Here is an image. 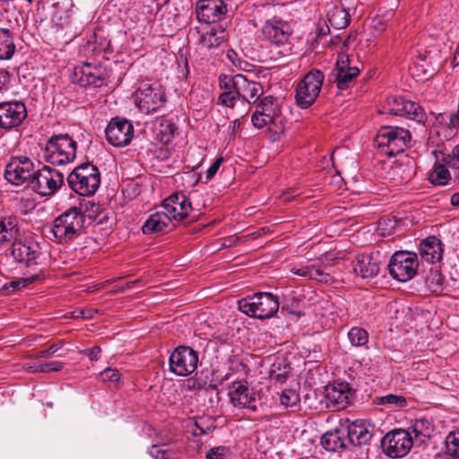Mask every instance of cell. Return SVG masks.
Listing matches in <instances>:
<instances>
[{
  "instance_id": "7c38bea8",
  "label": "cell",
  "mask_w": 459,
  "mask_h": 459,
  "mask_svg": "<svg viewBox=\"0 0 459 459\" xmlns=\"http://www.w3.org/2000/svg\"><path fill=\"white\" fill-rule=\"evenodd\" d=\"M327 401L335 409H344L355 399V393L347 382L338 381L329 383L325 390Z\"/></svg>"
},
{
  "instance_id": "603a6c76",
  "label": "cell",
  "mask_w": 459,
  "mask_h": 459,
  "mask_svg": "<svg viewBox=\"0 0 459 459\" xmlns=\"http://www.w3.org/2000/svg\"><path fill=\"white\" fill-rule=\"evenodd\" d=\"M264 34L272 43L283 45L288 42L292 34V29L288 23L279 19H274L266 25Z\"/></svg>"
},
{
  "instance_id": "11a10c76",
  "label": "cell",
  "mask_w": 459,
  "mask_h": 459,
  "mask_svg": "<svg viewBox=\"0 0 459 459\" xmlns=\"http://www.w3.org/2000/svg\"><path fill=\"white\" fill-rule=\"evenodd\" d=\"M452 203L454 204H459V194L455 195L452 198Z\"/></svg>"
},
{
  "instance_id": "ab89813d",
  "label": "cell",
  "mask_w": 459,
  "mask_h": 459,
  "mask_svg": "<svg viewBox=\"0 0 459 459\" xmlns=\"http://www.w3.org/2000/svg\"><path fill=\"white\" fill-rule=\"evenodd\" d=\"M35 279H36L34 277V279H21L19 281H16V282L7 283V285L3 286L1 291L2 294H12V292H17L20 290V289L25 287V286H27L28 285H30V283L34 282Z\"/></svg>"
},
{
  "instance_id": "7bdbcfd3",
  "label": "cell",
  "mask_w": 459,
  "mask_h": 459,
  "mask_svg": "<svg viewBox=\"0 0 459 459\" xmlns=\"http://www.w3.org/2000/svg\"><path fill=\"white\" fill-rule=\"evenodd\" d=\"M272 376L276 379H281V381H285L288 376V367L283 364H276L272 370Z\"/></svg>"
},
{
  "instance_id": "4316f807",
  "label": "cell",
  "mask_w": 459,
  "mask_h": 459,
  "mask_svg": "<svg viewBox=\"0 0 459 459\" xmlns=\"http://www.w3.org/2000/svg\"><path fill=\"white\" fill-rule=\"evenodd\" d=\"M355 271L358 276L368 279L378 274L379 264L373 257L361 256L355 262Z\"/></svg>"
},
{
  "instance_id": "ac0fdd59",
  "label": "cell",
  "mask_w": 459,
  "mask_h": 459,
  "mask_svg": "<svg viewBox=\"0 0 459 459\" xmlns=\"http://www.w3.org/2000/svg\"><path fill=\"white\" fill-rule=\"evenodd\" d=\"M279 110V105L276 99L274 97L263 99L256 107L255 113L251 118L254 127L259 130L267 128L274 121Z\"/></svg>"
},
{
  "instance_id": "60d3db41",
  "label": "cell",
  "mask_w": 459,
  "mask_h": 459,
  "mask_svg": "<svg viewBox=\"0 0 459 459\" xmlns=\"http://www.w3.org/2000/svg\"><path fill=\"white\" fill-rule=\"evenodd\" d=\"M238 101H239L238 93L230 91V92H226L223 93V95H221L220 97H219L218 102L219 104L222 105V106L227 108H233L235 106Z\"/></svg>"
},
{
  "instance_id": "7a4b0ae2",
  "label": "cell",
  "mask_w": 459,
  "mask_h": 459,
  "mask_svg": "<svg viewBox=\"0 0 459 459\" xmlns=\"http://www.w3.org/2000/svg\"><path fill=\"white\" fill-rule=\"evenodd\" d=\"M134 102L140 112L145 114L156 113L165 106L166 96L165 89L159 82H143L134 95Z\"/></svg>"
},
{
  "instance_id": "816d5d0a",
  "label": "cell",
  "mask_w": 459,
  "mask_h": 459,
  "mask_svg": "<svg viewBox=\"0 0 459 459\" xmlns=\"http://www.w3.org/2000/svg\"><path fill=\"white\" fill-rule=\"evenodd\" d=\"M223 158H220V159L216 161L215 163H213V165L212 166L211 169H209V178H213V175L217 172L218 169L220 168V166L222 165V163H223Z\"/></svg>"
},
{
  "instance_id": "f907efd6",
  "label": "cell",
  "mask_w": 459,
  "mask_h": 459,
  "mask_svg": "<svg viewBox=\"0 0 459 459\" xmlns=\"http://www.w3.org/2000/svg\"><path fill=\"white\" fill-rule=\"evenodd\" d=\"M449 165L453 166V167H459V145L456 148L454 152L451 156V160H450Z\"/></svg>"
},
{
  "instance_id": "2e32d148",
  "label": "cell",
  "mask_w": 459,
  "mask_h": 459,
  "mask_svg": "<svg viewBox=\"0 0 459 459\" xmlns=\"http://www.w3.org/2000/svg\"><path fill=\"white\" fill-rule=\"evenodd\" d=\"M227 8L223 0H200L197 5L198 19L204 23H215L226 16Z\"/></svg>"
},
{
  "instance_id": "74e56055",
  "label": "cell",
  "mask_w": 459,
  "mask_h": 459,
  "mask_svg": "<svg viewBox=\"0 0 459 459\" xmlns=\"http://www.w3.org/2000/svg\"><path fill=\"white\" fill-rule=\"evenodd\" d=\"M446 447L450 456L459 458V429L449 435L446 440Z\"/></svg>"
},
{
  "instance_id": "f35d334b",
  "label": "cell",
  "mask_w": 459,
  "mask_h": 459,
  "mask_svg": "<svg viewBox=\"0 0 459 459\" xmlns=\"http://www.w3.org/2000/svg\"><path fill=\"white\" fill-rule=\"evenodd\" d=\"M100 314H102V312L98 311V309H79V311L69 312V314H67L64 317L66 318H71V320H83V318L97 317V316Z\"/></svg>"
},
{
  "instance_id": "d590c367",
  "label": "cell",
  "mask_w": 459,
  "mask_h": 459,
  "mask_svg": "<svg viewBox=\"0 0 459 459\" xmlns=\"http://www.w3.org/2000/svg\"><path fill=\"white\" fill-rule=\"evenodd\" d=\"M331 25L336 29H344L350 23V16L347 12L343 10L333 11L329 16Z\"/></svg>"
},
{
  "instance_id": "52a82bcc",
  "label": "cell",
  "mask_w": 459,
  "mask_h": 459,
  "mask_svg": "<svg viewBox=\"0 0 459 459\" xmlns=\"http://www.w3.org/2000/svg\"><path fill=\"white\" fill-rule=\"evenodd\" d=\"M84 215L79 210L72 209L64 213L55 221L52 233L60 242H67L74 239L84 226Z\"/></svg>"
},
{
  "instance_id": "db71d44e",
  "label": "cell",
  "mask_w": 459,
  "mask_h": 459,
  "mask_svg": "<svg viewBox=\"0 0 459 459\" xmlns=\"http://www.w3.org/2000/svg\"><path fill=\"white\" fill-rule=\"evenodd\" d=\"M453 65H454V67L459 66V45L457 51H456L454 60H453Z\"/></svg>"
},
{
  "instance_id": "ffe728a7",
  "label": "cell",
  "mask_w": 459,
  "mask_h": 459,
  "mask_svg": "<svg viewBox=\"0 0 459 459\" xmlns=\"http://www.w3.org/2000/svg\"><path fill=\"white\" fill-rule=\"evenodd\" d=\"M27 115L25 105L20 102H7L0 108L1 126L4 128L17 127L22 123Z\"/></svg>"
},
{
  "instance_id": "1f68e13d",
  "label": "cell",
  "mask_w": 459,
  "mask_h": 459,
  "mask_svg": "<svg viewBox=\"0 0 459 459\" xmlns=\"http://www.w3.org/2000/svg\"><path fill=\"white\" fill-rule=\"evenodd\" d=\"M14 54V46L12 42L11 35L8 32L2 30L0 35V56L2 60H8Z\"/></svg>"
},
{
  "instance_id": "6da1fadb",
  "label": "cell",
  "mask_w": 459,
  "mask_h": 459,
  "mask_svg": "<svg viewBox=\"0 0 459 459\" xmlns=\"http://www.w3.org/2000/svg\"><path fill=\"white\" fill-rule=\"evenodd\" d=\"M411 140L410 132L405 128L383 127L376 134L374 145L382 154L393 156L408 150Z\"/></svg>"
},
{
  "instance_id": "f5cc1de1",
  "label": "cell",
  "mask_w": 459,
  "mask_h": 459,
  "mask_svg": "<svg viewBox=\"0 0 459 459\" xmlns=\"http://www.w3.org/2000/svg\"><path fill=\"white\" fill-rule=\"evenodd\" d=\"M8 82H10V75H8V73L4 71L1 72V89L2 90H4L5 89V86H8Z\"/></svg>"
},
{
  "instance_id": "c3c4849f",
  "label": "cell",
  "mask_w": 459,
  "mask_h": 459,
  "mask_svg": "<svg viewBox=\"0 0 459 459\" xmlns=\"http://www.w3.org/2000/svg\"><path fill=\"white\" fill-rule=\"evenodd\" d=\"M83 355H86L87 357L92 360V361H97L101 356V349L99 347L92 348V349L84 351Z\"/></svg>"
},
{
  "instance_id": "4dcf8cb0",
  "label": "cell",
  "mask_w": 459,
  "mask_h": 459,
  "mask_svg": "<svg viewBox=\"0 0 459 459\" xmlns=\"http://www.w3.org/2000/svg\"><path fill=\"white\" fill-rule=\"evenodd\" d=\"M226 36V32L222 28H211L202 35V42L204 45L215 47L221 45Z\"/></svg>"
},
{
  "instance_id": "44dd1931",
  "label": "cell",
  "mask_w": 459,
  "mask_h": 459,
  "mask_svg": "<svg viewBox=\"0 0 459 459\" xmlns=\"http://www.w3.org/2000/svg\"><path fill=\"white\" fill-rule=\"evenodd\" d=\"M163 207L175 220H183L191 212V203L183 193H176L163 202Z\"/></svg>"
},
{
  "instance_id": "bcb514c9",
  "label": "cell",
  "mask_w": 459,
  "mask_h": 459,
  "mask_svg": "<svg viewBox=\"0 0 459 459\" xmlns=\"http://www.w3.org/2000/svg\"><path fill=\"white\" fill-rule=\"evenodd\" d=\"M219 83H220V86L223 89H226V90H233V89H235V78L229 77V75H221L220 78H219Z\"/></svg>"
},
{
  "instance_id": "cb8c5ba5",
  "label": "cell",
  "mask_w": 459,
  "mask_h": 459,
  "mask_svg": "<svg viewBox=\"0 0 459 459\" xmlns=\"http://www.w3.org/2000/svg\"><path fill=\"white\" fill-rule=\"evenodd\" d=\"M231 401L237 408H247L253 402L252 388L245 381L233 383L229 390Z\"/></svg>"
},
{
  "instance_id": "3957f363",
  "label": "cell",
  "mask_w": 459,
  "mask_h": 459,
  "mask_svg": "<svg viewBox=\"0 0 459 459\" xmlns=\"http://www.w3.org/2000/svg\"><path fill=\"white\" fill-rule=\"evenodd\" d=\"M239 308L251 318H268L279 311V302L274 295L259 292L239 301Z\"/></svg>"
},
{
  "instance_id": "b9f144b4",
  "label": "cell",
  "mask_w": 459,
  "mask_h": 459,
  "mask_svg": "<svg viewBox=\"0 0 459 459\" xmlns=\"http://www.w3.org/2000/svg\"><path fill=\"white\" fill-rule=\"evenodd\" d=\"M299 400V394L294 390H288L283 391L282 396H281V402L286 408H292V406L297 405Z\"/></svg>"
},
{
  "instance_id": "d6a6232c",
  "label": "cell",
  "mask_w": 459,
  "mask_h": 459,
  "mask_svg": "<svg viewBox=\"0 0 459 459\" xmlns=\"http://www.w3.org/2000/svg\"><path fill=\"white\" fill-rule=\"evenodd\" d=\"M360 70L356 67H348V69L339 72L338 86L339 89L344 90L353 84L355 78L358 77Z\"/></svg>"
},
{
  "instance_id": "e0dca14e",
  "label": "cell",
  "mask_w": 459,
  "mask_h": 459,
  "mask_svg": "<svg viewBox=\"0 0 459 459\" xmlns=\"http://www.w3.org/2000/svg\"><path fill=\"white\" fill-rule=\"evenodd\" d=\"M34 165L25 157H16L11 160L5 172V179L14 185H21L31 177Z\"/></svg>"
},
{
  "instance_id": "4fadbf2b",
  "label": "cell",
  "mask_w": 459,
  "mask_h": 459,
  "mask_svg": "<svg viewBox=\"0 0 459 459\" xmlns=\"http://www.w3.org/2000/svg\"><path fill=\"white\" fill-rule=\"evenodd\" d=\"M107 77V70L104 67L95 64H84L74 70L72 80L82 86L97 87L106 81Z\"/></svg>"
},
{
  "instance_id": "83f0119b",
  "label": "cell",
  "mask_w": 459,
  "mask_h": 459,
  "mask_svg": "<svg viewBox=\"0 0 459 459\" xmlns=\"http://www.w3.org/2000/svg\"><path fill=\"white\" fill-rule=\"evenodd\" d=\"M169 224H171V218L166 213H154L146 222L144 227H143V232L145 235H154V233H160L165 230Z\"/></svg>"
},
{
  "instance_id": "8fae6325",
  "label": "cell",
  "mask_w": 459,
  "mask_h": 459,
  "mask_svg": "<svg viewBox=\"0 0 459 459\" xmlns=\"http://www.w3.org/2000/svg\"><path fill=\"white\" fill-rule=\"evenodd\" d=\"M62 183V175L60 172L51 168H45L34 175L30 185L38 194L49 196L56 192Z\"/></svg>"
},
{
  "instance_id": "f6af8a7d",
  "label": "cell",
  "mask_w": 459,
  "mask_h": 459,
  "mask_svg": "<svg viewBox=\"0 0 459 459\" xmlns=\"http://www.w3.org/2000/svg\"><path fill=\"white\" fill-rule=\"evenodd\" d=\"M229 456V451L226 448H223V447H219V448H215L210 450L207 453V458H227Z\"/></svg>"
},
{
  "instance_id": "8d00e7d4",
  "label": "cell",
  "mask_w": 459,
  "mask_h": 459,
  "mask_svg": "<svg viewBox=\"0 0 459 459\" xmlns=\"http://www.w3.org/2000/svg\"><path fill=\"white\" fill-rule=\"evenodd\" d=\"M348 338H349L351 344L355 346H364L369 340V335L361 327H353L351 329L350 332L348 333Z\"/></svg>"
},
{
  "instance_id": "277c9868",
  "label": "cell",
  "mask_w": 459,
  "mask_h": 459,
  "mask_svg": "<svg viewBox=\"0 0 459 459\" xmlns=\"http://www.w3.org/2000/svg\"><path fill=\"white\" fill-rule=\"evenodd\" d=\"M69 186L79 195L89 197L95 194L100 187V172L95 165L86 163L79 166L69 177Z\"/></svg>"
},
{
  "instance_id": "f546056e",
  "label": "cell",
  "mask_w": 459,
  "mask_h": 459,
  "mask_svg": "<svg viewBox=\"0 0 459 459\" xmlns=\"http://www.w3.org/2000/svg\"><path fill=\"white\" fill-rule=\"evenodd\" d=\"M16 221L12 217H4L2 219L1 227V244H8L16 237L17 233Z\"/></svg>"
},
{
  "instance_id": "ee69618b",
  "label": "cell",
  "mask_w": 459,
  "mask_h": 459,
  "mask_svg": "<svg viewBox=\"0 0 459 459\" xmlns=\"http://www.w3.org/2000/svg\"><path fill=\"white\" fill-rule=\"evenodd\" d=\"M102 379L104 381L115 382L119 381L121 378V374L118 370L113 369H107L102 371L101 374Z\"/></svg>"
},
{
  "instance_id": "7dc6e473",
  "label": "cell",
  "mask_w": 459,
  "mask_h": 459,
  "mask_svg": "<svg viewBox=\"0 0 459 459\" xmlns=\"http://www.w3.org/2000/svg\"><path fill=\"white\" fill-rule=\"evenodd\" d=\"M379 403H392V405H397L399 406L405 405V400L403 399V397H384V399H379Z\"/></svg>"
},
{
  "instance_id": "5bb4252c",
  "label": "cell",
  "mask_w": 459,
  "mask_h": 459,
  "mask_svg": "<svg viewBox=\"0 0 459 459\" xmlns=\"http://www.w3.org/2000/svg\"><path fill=\"white\" fill-rule=\"evenodd\" d=\"M134 130L132 125L127 119H113L106 130V137L110 145L117 148H123L132 140Z\"/></svg>"
},
{
  "instance_id": "836d02e7",
  "label": "cell",
  "mask_w": 459,
  "mask_h": 459,
  "mask_svg": "<svg viewBox=\"0 0 459 459\" xmlns=\"http://www.w3.org/2000/svg\"><path fill=\"white\" fill-rule=\"evenodd\" d=\"M451 180L449 169L445 166L438 165L429 175V180L434 185L441 186L448 184Z\"/></svg>"
},
{
  "instance_id": "484cf974",
  "label": "cell",
  "mask_w": 459,
  "mask_h": 459,
  "mask_svg": "<svg viewBox=\"0 0 459 459\" xmlns=\"http://www.w3.org/2000/svg\"><path fill=\"white\" fill-rule=\"evenodd\" d=\"M420 250L426 262L429 264H436L443 258V245L440 239L435 237H429L422 242Z\"/></svg>"
},
{
  "instance_id": "f1b7e54d",
  "label": "cell",
  "mask_w": 459,
  "mask_h": 459,
  "mask_svg": "<svg viewBox=\"0 0 459 459\" xmlns=\"http://www.w3.org/2000/svg\"><path fill=\"white\" fill-rule=\"evenodd\" d=\"M321 444L324 449L331 452H341L346 448L343 435L339 431L327 432L321 438Z\"/></svg>"
},
{
  "instance_id": "d4e9b609",
  "label": "cell",
  "mask_w": 459,
  "mask_h": 459,
  "mask_svg": "<svg viewBox=\"0 0 459 459\" xmlns=\"http://www.w3.org/2000/svg\"><path fill=\"white\" fill-rule=\"evenodd\" d=\"M235 86L236 92L245 101L254 104L259 100L263 93L262 86L255 82L248 80L242 75H236L235 78Z\"/></svg>"
},
{
  "instance_id": "681fc988",
  "label": "cell",
  "mask_w": 459,
  "mask_h": 459,
  "mask_svg": "<svg viewBox=\"0 0 459 459\" xmlns=\"http://www.w3.org/2000/svg\"><path fill=\"white\" fill-rule=\"evenodd\" d=\"M338 67L339 72L343 71V70L349 67V58H348L346 55H342V56L339 58Z\"/></svg>"
},
{
  "instance_id": "30bf717a",
  "label": "cell",
  "mask_w": 459,
  "mask_h": 459,
  "mask_svg": "<svg viewBox=\"0 0 459 459\" xmlns=\"http://www.w3.org/2000/svg\"><path fill=\"white\" fill-rule=\"evenodd\" d=\"M413 447V438L408 432L396 429L386 435L382 440V449L386 455L393 458L405 457Z\"/></svg>"
},
{
  "instance_id": "d6986e66",
  "label": "cell",
  "mask_w": 459,
  "mask_h": 459,
  "mask_svg": "<svg viewBox=\"0 0 459 459\" xmlns=\"http://www.w3.org/2000/svg\"><path fill=\"white\" fill-rule=\"evenodd\" d=\"M12 254L17 262L30 265L39 258L40 245L34 239L25 238L14 244Z\"/></svg>"
},
{
  "instance_id": "e575fe53",
  "label": "cell",
  "mask_w": 459,
  "mask_h": 459,
  "mask_svg": "<svg viewBox=\"0 0 459 459\" xmlns=\"http://www.w3.org/2000/svg\"><path fill=\"white\" fill-rule=\"evenodd\" d=\"M62 369L63 365L58 364V362H46V364L27 365V366L25 367V370L33 373H58V371H60Z\"/></svg>"
},
{
  "instance_id": "9a60e30c",
  "label": "cell",
  "mask_w": 459,
  "mask_h": 459,
  "mask_svg": "<svg viewBox=\"0 0 459 459\" xmlns=\"http://www.w3.org/2000/svg\"><path fill=\"white\" fill-rule=\"evenodd\" d=\"M383 110H386L385 113H387L406 117V118L420 122L426 121L425 113L419 105L401 98H393L388 100Z\"/></svg>"
},
{
  "instance_id": "ba28073f",
  "label": "cell",
  "mask_w": 459,
  "mask_h": 459,
  "mask_svg": "<svg viewBox=\"0 0 459 459\" xmlns=\"http://www.w3.org/2000/svg\"><path fill=\"white\" fill-rule=\"evenodd\" d=\"M418 259L415 254L399 251L395 254L390 263V272L395 279L408 282L413 279L418 270Z\"/></svg>"
},
{
  "instance_id": "9c48e42d",
  "label": "cell",
  "mask_w": 459,
  "mask_h": 459,
  "mask_svg": "<svg viewBox=\"0 0 459 459\" xmlns=\"http://www.w3.org/2000/svg\"><path fill=\"white\" fill-rule=\"evenodd\" d=\"M198 355L191 348L180 346L172 352L169 357V369L178 376L187 377L197 370Z\"/></svg>"
},
{
  "instance_id": "7402d4cb",
  "label": "cell",
  "mask_w": 459,
  "mask_h": 459,
  "mask_svg": "<svg viewBox=\"0 0 459 459\" xmlns=\"http://www.w3.org/2000/svg\"><path fill=\"white\" fill-rule=\"evenodd\" d=\"M373 432L374 426L370 421L357 420L350 425L348 437L353 445H365L370 440Z\"/></svg>"
},
{
  "instance_id": "8992f818",
  "label": "cell",
  "mask_w": 459,
  "mask_h": 459,
  "mask_svg": "<svg viewBox=\"0 0 459 459\" xmlns=\"http://www.w3.org/2000/svg\"><path fill=\"white\" fill-rule=\"evenodd\" d=\"M324 75L320 70H312L297 87L296 104L301 109H309L314 104L323 86Z\"/></svg>"
},
{
  "instance_id": "5b68a950",
  "label": "cell",
  "mask_w": 459,
  "mask_h": 459,
  "mask_svg": "<svg viewBox=\"0 0 459 459\" xmlns=\"http://www.w3.org/2000/svg\"><path fill=\"white\" fill-rule=\"evenodd\" d=\"M77 153V145L69 137H52L46 146L45 156L49 163L54 165H64L71 163Z\"/></svg>"
}]
</instances>
